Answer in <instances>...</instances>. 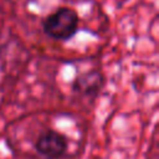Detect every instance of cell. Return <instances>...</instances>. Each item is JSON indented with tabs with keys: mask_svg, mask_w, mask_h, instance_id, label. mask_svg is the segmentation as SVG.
<instances>
[{
	"mask_svg": "<svg viewBox=\"0 0 159 159\" xmlns=\"http://www.w3.org/2000/svg\"><path fill=\"white\" fill-rule=\"evenodd\" d=\"M80 16L70 6H61L48 14L42 21L45 35L56 41H68L78 31Z\"/></svg>",
	"mask_w": 159,
	"mask_h": 159,
	"instance_id": "cell-1",
	"label": "cell"
},
{
	"mask_svg": "<svg viewBox=\"0 0 159 159\" xmlns=\"http://www.w3.org/2000/svg\"><path fill=\"white\" fill-rule=\"evenodd\" d=\"M67 147L68 140L66 135L53 129L41 133L35 142L36 152L45 159H60L67 152Z\"/></svg>",
	"mask_w": 159,
	"mask_h": 159,
	"instance_id": "cell-2",
	"label": "cell"
},
{
	"mask_svg": "<svg viewBox=\"0 0 159 159\" xmlns=\"http://www.w3.org/2000/svg\"><path fill=\"white\" fill-rule=\"evenodd\" d=\"M104 83L103 76L98 71H91L76 77L72 83V91L80 96L96 97Z\"/></svg>",
	"mask_w": 159,
	"mask_h": 159,
	"instance_id": "cell-3",
	"label": "cell"
}]
</instances>
